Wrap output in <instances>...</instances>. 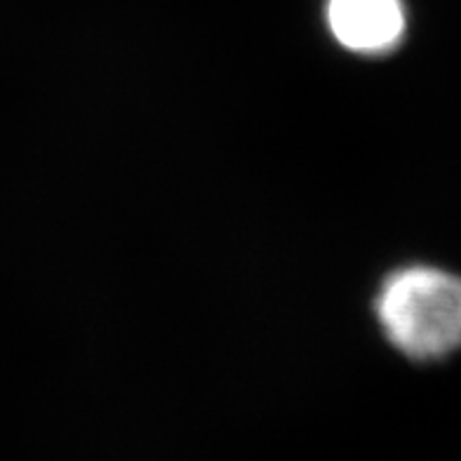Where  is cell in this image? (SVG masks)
<instances>
[{"label": "cell", "mask_w": 461, "mask_h": 461, "mask_svg": "<svg viewBox=\"0 0 461 461\" xmlns=\"http://www.w3.org/2000/svg\"><path fill=\"white\" fill-rule=\"evenodd\" d=\"M376 318L405 356L443 358L461 346V278L431 267L395 271L376 297Z\"/></svg>", "instance_id": "cell-1"}, {"label": "cell", "mask_w": 461, "mask_h": 461, "mask_svg": "<svg viewBox=\"0 0 461 461\" xmlns=\"http://www.w3.org/2000/svg\"><path fill=\"white\" fill-rule=\"evenodd\" d=\"M328 22L344 48L379 55L402 38L405 10L401 0H330Z\"/></svg>", "instance_id": "cell-2"}]
</instances>
